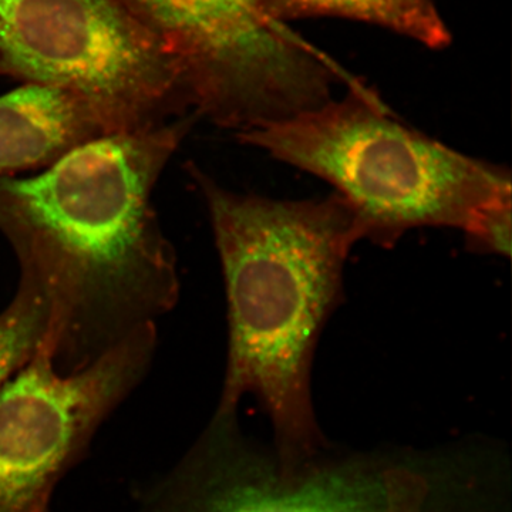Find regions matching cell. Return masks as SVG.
Wrapping results in <instances>:
<instances>
[{
  "mask_svg": "<svg viewBox=\"0 0 512 512\" xmlns=\"http://www.w3.org/2000/svg\"><path fill=\"white\" fill-rule=\"evenodd\" d=\"M197 117L109 134L33 177L0 178V232L45 296L46 343L77 369L173 311L177 256L153 207Z\"/></svg>",
  "mask_w": 512,
  "mask_h": 512,
  "instance_id": "cell-1",
  "label": "cell"
},
{
  "mask_svg": "<svg viewBox=\"0 0 512 512\" xmlns=\"http://www.w3.org/2000/svg\"><path fill=\"white\" fill-rule=\"evenodd\" d=\"M210 212L228 302V360L217 410L258 400L285 460L328 441L312 403L320 333L343 298L350 249L363 239L355 211L333 192L272 200L221 187L188 165Z\"/></svg>",
  "mask_w": 512,
  "mask_h": 512,
  "instance_id": "cell-2",
  "label": "cell"
},
{
  "mask_svg": "<svg viewBox=\"0 0 512 512\" xmlns=\"http://www.w3.org/2000/svg\"><path fill=\"white\" fill-rule=\"evenodd\" d=\"M237 137L335 187L363 239L383 248L414 228H457L471 237L512 204L507 168L407 127L362 89Z\"/></svg>",
  "mask_w": 512,
  "mask_h": 512,
  "instance_id": "cell-3",
  "label": "cell"
},
{
  "mask_svg": "<svg viewBox=\"0 0 512 512\" xmlns=\"http://www.w3.org/2000/svg\"><path fill=\"white\" fill-rule=\"evenodd\" d=\"M487 470L478 443L356 451L330 444L285 460L217 410L137 512H399L414 495L468 487Z\"/></svg>",
  "mask_w": 512,
  "mask_h": 512,
  "instance_id": "cell-4",
  "label": "cell"
},
{
  "mask_svg": "<svg viewBox=\"0 0 512 512\" xmlns=\"http://www.w3.org/2000/svg\"><path fill=\"white\" fill-rule=\"evenodd\" d=\"M0 74L80 97L116 133L194 116L177 64L114 0H0Z\"/></svg>",
  "mask_w": 512,
  "mask_h": 512,
  "instance_id": "cell-5",
  "label": "cell"
},
{
  "mask_svg": "<svg viewBox=\"0 0 512 512\" xmlns=\"http://www.w3.org/2000/svg\"><path fill=\"white\" fill-rule=\"evenodd\" d=\"M177 64L192 113L239 134L330 100L332 74L256 0H114Z\"/></svg>",
  "mask_w": 512,
  "mask_h": 512,
  "instance_id": "cell-6",
  "label": "cell"
},
{
  "mask_svg": "<svg viewBox=\"0 0 512 512\" xmlns=\"http://www.w3.org/2000/svg\"><path fill=\"white\" fill-rule=\"evenodd\" d=\"M156 323L103 355L62 369L43 339L0 389V512H46L60 480L94 434L147 375Z\"/></svg>",
  "mask_w": 512,
  "mask_h": 512,
  "instance_id": "cell-7",
  "label": "cell"
},
{
  "mask_svg": "<svg viewBox=\"0 0 512 512\" xmlns=\"http://www.w3.org/2000/svg\"><path fill=\"white\" fill-rule=\"evenodd\" d=\"M109 134L116 131L80 97L26 83L0 97V178L45 170Z\"/></svg>",
  "mask_w": 512,
  "mask_h": 512,
  "instance_id": "cell-8",
  "label": "cell"
},
{
  "mask_svg": "<svg viewBox=\"0 0 512 512\" xmlns=\"http://www.w3.org/2000/svg\"><path fill=\"white\" fill-rule=\"evenodd\" d=\"M262 15L281 25L284 20L340 16L373 23L410 37L431 49L450 43L433 0H256Z\"/></svg>",
  "mask_w": 512,
  "mask_h": 512,
  "instance_id": "cell-9",
  "label": "cell"
},
{
  "mask_svg": "<svg viewBox=\"0 0 512 512\" xmlns=\"http://www.w3.org/2000/svg\"><path fill=\"white\" fill-rule=\"evenodd\" d=\"M49 311L45 296L20 276L18 292L0 313V389L29 362L46 338Z\"/></svg>",
  "mask_w": 512,
  "mask_h": 512,
  "instance_id": "cell-10",
  "label": "cell"
},
{
  "mask_svg": "<svg viewBox=\"0 0 512 512\" xmlns=\"http://www.w3.org/2000/svg\"><path fill=\"white\" fill-rule=\"evenodd\" d=\"M399 512H451V510L433 495H417L404 503Z\"/></svg>",
  "mask_w": 512,
  "mask_h": 512,
  "instance_id": "cell-11",
  "label": "cell"
}]
</instances>
